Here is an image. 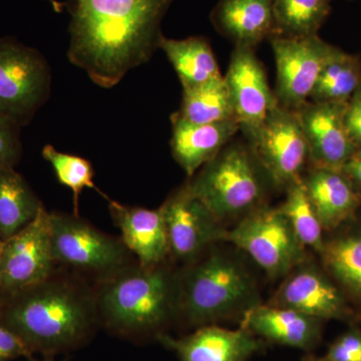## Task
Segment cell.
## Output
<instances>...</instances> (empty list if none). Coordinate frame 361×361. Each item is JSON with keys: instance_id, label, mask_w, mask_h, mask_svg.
<instances>
[{"instance_id": "cell-18", "label": "cell", "mask_w": 361, "mask_h": 361, "mask_svg": "<svg viewBox=\"0 0 361 361\" xmlns=\"http://www.w3.org/2000/svg\"><path fill=\"white\" fill-rule=\"evenodd\" d=\"M172 122L173 157L189 178L215 158L240 130L237 121L198 125L187 122L178 115Z\"/></svg>"}, {"instance_id": "cell-4", "label": "cell", "mask_w": 361, "mask_h": 361, "mask_svg": "<svg viewBox=\"0 0 361 361\" xmlns=\"http://www.w3.org/2000/svg\"><path fill=\"white\" fill-rule=\"evenodd\" d=\"M258 299L245 268L220 252L202 255L179 271V315L194 326L244 316L260 304Z\"/></svg>"}, {"instance_id": "cell-25", "label": "cell", "mask_w": 361, "mask_h": 361, "mask_svg": "<svg viewBox=\"0 0 361 361\" xmlns=\"http://www.w3.org/2000/svg\"><path fill=\"white\" fill-rule=\"evenodd\" d=\"M177 114L187 122L198 125L236 121L224 77L183 90L182 104Z\"/></svg>"}, {"instance_id": "cell-11", "label": "cell", "mask_w": 361, "mask_h": 361, "mask_svg": "<svg viewBox=\"0 0 361 361\" xmlns=\"http://www.w3.org/2000/svg\"><path fill=\"white\" fill-rule=\"evenodd\" d=\"M276 63L277 103L297 111L308 103L320 73L334 51L318 35L310 37H274L270 39Z\"/></svg>"}, {"instance_id": "cell-30", "label": "cell", "mask_w": 361, "mask_h": 361, "mask_svg": "<svg viewBox=\"0 0 361 361\" xmlns=\"http://www.w3.org/2000/svg\"><path fill=\"white\" fill-rule=\"evenodd\" d=\"M20 127L0 111V166L13 167L23 157Z\"/></svg>"}, {"instance_id": "cell-21", "label": "cell", "mask_w": 361, "mask_h": 361, "mask_svg": "<svg viewBox=\"0 0 361 361\" xmlns=\"http://www.w3.org/2000/svg\"><path fill=\"white\" fill-rule=\"evenodd\" d=\"M242 327L254 336L294 348H313L320 336V320L271 304H258L247 311Z\"/></svg>"}, {"instance_id": "cell-7", "label": "cell", "mask_w": 361, "mask_h": 361, "mask_svg": "<svg viewBox=\"0 0 361 361\" xmlns=\"http://www.w3.org/2000/svg\"><path fill=\"white\" fill-rule=\"evenodd\" d=\"M51 73L37 49L0 37V111L23 128L51 94Z\"/></svg>"}, {"instance_id": "cell-17", "label": "cell", "mask_w": 361, "mask_h": 361, "mask_svg": "<svg viewBox=\"0 0 361 361\" xmlns=\"http://www.w3.org/2000/svg\"><path fill=\"white\" fill-rule=\"evenodd\" d=\"M111 219L126 247L144 266L166 262L170 256L167 228L161 207L157 210L123 205L108 199Z\"/></svg>"}, {"instance_id": "cell-5", "label": "cell", "mask_w": 361, "mask_h": 361, "mask_svg": "<svg viewBox=\"0 0 361 361\" xmlns=\"http://www.w3.org/2000/svg\"><path fill=\"white\" fill-rule=\"evenodd\" d=\"M186 184L221 223L264 207L272 186L248 142H229Z\"/></svg>"}, {"instance_id": "cell-23", "label": "cell", "mask_w": 361, "mask_h": 361, "mask_svg": "<svg viewBox=\"0 0 361 361\" xmlns=\"http://www.w3.org/2000/svg\"><path fill=\"white\" fill-rule=\"evenodd\" d=\"M42 202L13 167L0 166V235L2 239L23 230L37 217Z\"/></svg>"}, {"instance_id": "cell-9", "label": "cell", "mask_w": 361, "mask_h": 361, "mask_svg": "<svg viewBox=\"0 0 361 361\" xmlns=\"http://www.w3.org/2000/svg\"><path fill=\"white\" fill-rule=\"evenodd\" d=\"M248 144L273 187L286 191L302 178L310 148L296 111L277 104Z\"/></svg>"}, {"instance_id": "cell-15", "label": "cell", "mask_w": 361, "mask_h": 361, "mask_svg": "<svg viewBox=\"0 0 361 361\" xmlns=\"http://www.w3.org/2000/svg\"><path fill=\"white\" fill-rule=\"evenodd\" d=\"M346 104L308 102L296 111L312 167L341 171L357 151L344 122Z\"/></svg>"}, {"instance_id": "cell-3", "label": "cell", "mask_w": 361, "mask_h": 361, "mask_svg": "<svg viewBox=\"0 0 361 361\" xmlns=\"http://www.w3.org/2000/svg\"><path fill=\"white\" fill-rule=\"evenodd\" d=\"M165 263L135 262L94 285L101 326L132 341L163 334L179 315V271Z\"/></svg>"}, {"instance_id": "cell-10", "label": "cell", "mask_w": 361, "mask_h": 361, "mask_svg": "<svg viewBox=\"0 0 361 361\" xmlns=\"http://www.w3.org/2000/svg\"><path fill=\"white\" fill-rule=\"evenodd\" d=\"M56 269L51 252L49 212L42 206L32 223L2 242L0 300L44 281Z\"/></svg>"}, {"instance_id": "cell-36", "label": "cell", "mask_w": 361, "mask_h": 361, "mask_svg": "<svg viewBox=\"0 0 361 361\" xmlns=\"http://www.w3.org/2000/svg\"><path fill=\"white\" fill-rule=\"evenodd\" d=\"M28 361H54V357H51V356H47V357L42 358V360H39V358L33 357V355L30 356V357L27 358Z\"/></svg>"}, {"instance_id": "cell-16", "label": "cell", "mask_w": 361, "mask_h": 361, "mask_svg": "<svg viewBox=\"0 0 361 361\" xmlns=\"http://www.w3.org/2000/svg\"><path fill=\"white\" fill-rule=\"evenodd\" d=\"M156 339L174 351L180 361H248L262 345L244 327L230 330L214 324L180 338L161 334Z\"/></svg>"}, {"instance_id": "cell-13", "label": "cell", "mask_w": 361, "mask_h": 361, "mask_svg": "<svg viewBox=\"0 0 361 361\" xmlns=\"http://www.w3.org/2000/svg\"><path fill=\"white\" fill-rule=\"evenodd\" d=\"M235 118L247 140L255 137L271 111L277 106L262 63L252 47H235L224 77Z\"/></svg>"}, {"instance_id": "cell-24", "label": "cell", "mask_w": 361, "mask_h": 361, "mask_svg": "<svg viewBox=\"0 0 361 361\" xmlns=\"http://www.w3.org/2000/svg\"><path fill=\"white\" fill-rule=\"evenodd\" d=\"M320 255L339 288L361 302V228L325 241Z\"/></svg>"}, {"instance_id": "cell-1", "label": "cell", "mask_w": 361, "mask_h": 361, "mask_svg": "<svg viewBox=\"0 0 361 361\" xmlns=\"http://www.w3.org/2000/svg\"><path fill=\"white\" fill-rule=\"evenodd\" d=\"M174 0H66L68 58L99 87L111 89L159 49Z\"/></svg>"}, {"instance_id": "cell-8", "label": "cell", "mask_w": 361, "mask_h": 361, "mask_svg": "<svg viewBox=\"0 0 361 361\" xmlns=\"http://www.w3.org/2000/svg\"><path fill=\"white\" fill-rule=\"evenodd\" d=\"M225 241L245 252L270 277L287 276L305 259V247L278 208L262 207L227 230Z\"/></svg>"}, {"instance_id": "cell-27", "label": "cell", "mask_w": 361, "mask_h": 361, "mask_svg": "<svg viewBox=\"0 0 361 361\" xmlns=\"http://www.w3.org/2000/svg\"><path fill=\"white\" fill-rule=\"evenodd\" d=\"M331 0H272L276 37L318 35L330 13Z\"/></svg>"}, {"instance_id": "cell-2", "label": "cell", "mask_w": 361, "mask_h": 361, "mask_svg": "<svg viewBox=\"0 0 361 361\" xmlns=\"http://www.w3.org/2000/svg\"><path fill=\"white\" fill-rule=\"evenodd\" d=\"M0 324L32 355L47 357L85 345L101 326L96 287L58 267L44 280L0 300Z\"/></svg>"}, {"instance_id": "cell-33", "label": "cell", "mask_w": 361, "mask_h": 361, "mask_svg": "<svg viewBox=\"0 0 361 361\" xmlns=\"http://www.w3.org/2000/svg\"><path fill=\"white\" fill-rule=\"evenodd\" d=\"M32 355L16 334L0 324V361H11L20 357L28 358Z\"/></svg>"}, {"instance_id": "cell-29", "label": "cell", "mask_w": 361, "mask_h": 361, "mask_svg": "<svg viewBox=\"0 0 361 361\" xmlns=\"http://www.w3.org/2000/svg\"><path fill=\"white\" fill-rule=\"evenodd\" d=\"M44 160L51 164L59 182L73 192V214L80 215V198L85 189L96 190L102 193L94 182V171L92 163L82 157L61 153L51 145H47L42 149Z\"/></svg>"}, {"instance_id": "cell-34", "label": "cell", "mask_w": 361, "mask_h": 361, "mask_svg": "<svg viewBox=\"0 0 361 361\" xmlns=\"http://www.w3.org/2000/svg\"><path fill=\"white\" fill-rule=\"evenodd\" d=\"M361 198V149H357L342 168Z\"/></svg>"}, {"instance_id": "cell-12", "label": "cell", "mask_w": 361, "mask_h": 361, "mask_svg": "<svg viewBox=\"0 0 361 361\" xmlns=\"http://www.w3.org/2000/svg\"><path fill=\"white\" fill-rule=\"evenodd\" d=\"M161 209L170 256L185 265L200 258L216 242L225 241L227 230L187 184L171 194Z\"/></svg>"}, {"instance_id": "cell-20", "label": "cell", "mask_w": 361, "mask_h": 361, "mask_svg": "<svg viewBox=\"0 0 361 361\" xmlns=\"http://www.w3.org/2000/svg\"><path fill=\"white\" fill-rule=\"evenodd\" d=\"M211 20L235 47L255 49L263 40L276 37L272 0H219Z\"/></svg>"}, {"instance_id": "cell-31", "label": "cell", "mask_w": 361, "mask_h": 361, "mask_svg": "<svg viewBox=\"0 0 361 361\" xmlns=\"http://www.w3.org/2000/svg\"><path fill=\"white\" fill-rule=\"evenodd\" d=\"M326 361H361V332L350 330L330 345Z\"/></svg>"}, {"instance_id": "cell-28", "label": "cell", "mask_w": 361, "mask_h": 361, "mask_svg": "<svg viewBox=\"0 0 361 361\" xmlns=\"http://www.w3.org/2000/svg\"><path fill=\"white\" fill-rule=\"evenodd\" d=\"M286 198L280 211L285 216L297 238L305 248L320 253L324 246V228L304 189L302 179L287 188Z\"/></svg>"}, {"instance_id": "cell-14", "label": "cell", "mask_w": 361, "mask_h": 361, "mask_svg": "<svg viewBox=\"0 0 361 361\" xmlns=\"http://www.w3.org/2000/svg\"><path fill=\"white\" fill-rule=\"evenodd\" d=\"M300 265L287 275L271 305L290 308L320 322L349 319L353 310L344 292L314 266Z\"/></svg>"}, {"instance_id": "cell-37", "label": "cell", "mask_w": 361, "mask_h": 361, "mask_svg": "<svg viewBox=\"0 0 361 361\" xmlns=\"http://www.w3.org/2000/svg\"><path fill=\"white\" fill-rule=\"evenodd\" d=\"M2 242H4V239H2L1 235H0V249H1Z\"/></svg>"}, {"instance_id": "cell-19", "label": "cell", "mask_w": 361, "mask_h": 361, "mask_svg": "<svg viewBox=\"0 0 361 361\" xmlns=\"http://www.w3.org/2000/svg\"><path fill=\"white\" fill-rule=\"evenodd\" d=\"M301 179L306 194L327 231L348 222L360 208V195L342 171L312 167Z\"/></svg>"}, {"instance_id": "cell-26", "label": "cell", "mask_w": 361, "mask_h": 361, "mask_svg": "<svg viewBox=\"0 0 361 361\" xmlns=\"http://www.w3.org/2000/svg\"><path fill=\"white\" fill-rule=\"evenodd\" d=\"M360 85V61L334 47L320 73L310 102L348 103Z\"/></svg>"}, {"instance_id": "cell-38", "label": "cell", "mask_w": 361, "mask_h": 361, "mask_svg": "<svg viewBox=\"0 0 361 361\" xmlns=\"http://www.w3.org/2000/svg\"><path fill=\"white\" fill-rule=\"evenodd\" d=\"M310 361H326L324 360V358H322V360H310Z\"/></svg>"}, {"instance_id": "cell-32", "label": "cell", "mask_w": 361, "mask_h": 361, "mask_svg": "<svg viewBox=\"0 0 361 361\" xmlns=\"http://www.w3.org/2000/svg\"><path fill=\"white\" fill-rule=\"evenodd\" d=\"M344 122L351 141L361 149V85L346 104Z\"/></svg>"}, {"instance_id": "cell-35", "label": "cell", "mask_w": 361, "mask_h": 361, "mask_svg": "<svg viewBox=\"0 0 361 361\" xmlns=\"http://www.w3.org/2000/svg\"><path fill=\"white\" fill-rule=\"evenodd\" d=\"M44 1L51 2L54 11H58V13H61L63 7H65V2H63V4H61V2L56 1V0H44Z\"/></svg>"}, {"instance_id": "cell-6", "label": "cell", "mask_w": 361, "mask_h": 361, "mask_svg": "<svg viewBox=\"0 0 361 361\" xmlns=\"http://www.w3.org/2000/svg\"><path fill=\"white\" fill-rule=\"evenodd\" d=\"M52 257L58 267L97 285L137 262L122 239L80 215L49 212Z\"/></svg>"}, {"instance_id": "cell-22", "label": "cell", "mask_w": 361, "mask_h": 361, "mask_svg": "<svg viewBox=\"0 0 361 361\" xmlns=\"http://www.w3.org/2000/svg\"><path fill=\"white\" fill-rule=\"evenodd\" d=\"M159 49L165 52L174 68L183 90L192 89L222 77L212 47L205 37L173 39L163 35Z\"/></svg>"}]
</instances>
